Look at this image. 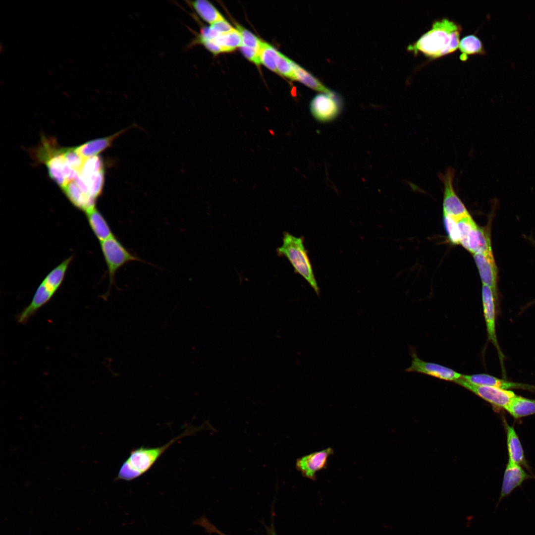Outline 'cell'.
Here are the masks:
<instances>
[{
    "label": "cell",
    "instance_id": "obj_33",
    "mask_svg": "<svg viewBox=\"0 0 535 535\" xmlns=\"http://www.w3.org/2000/svg\"><path fill=\"white\" fill-rule=\"evenodd\" d=\"M59 68L62 70L64 69V66L62 64L59 65Z\"/></svg>",
    "mask_w": 535,
    "mask_h": 535
},
{
    "label": "cell",
    "instance_id": "obj_1",
    "mask_svg": "<svg viewBox=\"0 0 535 535\" xmlns=\"http://www.w3.org/2000/svg\"><path fill=\"white\" fill-rule=\"evenodd\" d=\"M461 25L448 18L434 20L431 28L407 47L409 52L421 53L431 59L452 53L459 47Z\"/></svg>",
    "mask_w": 535,
    "mask_h": 535
},
{
    "label": "cell",
    "instance_id": "obj_38",
    "mask_svg": "<svg viewBox=\"0 0 535 535\" xmlns=\"http://www.w3.org/2000/svg\"><path fill=\"white\" fill-rule=\"evenodd\" d=\"M55 88H56V89H59V86H58V85H55Z\"/></svg>",
    "mask_w": 535,
    "mask_h": 535
},
{
    "label": "cell",
    "instance_id": "obj_30",
    "mask_svg": "<svg viewBox=\"0 0 535 535\" xmlns=\"http://www.w3.org/2000/svg\"><path fill=\"white\" fill-rule=\"evenodd\" d=\"M268 535H276L272 528L271 530L269 531Z\"/></svg>",
    "mask_w": 535,
    "mask_h": 535
},
{
    "label": "cell",
    "instance_id": "obj_8",
    "mask_svg": "<svg viewBox=\"0 0 535 535\" xmlns=\"http://www.w3.org/2000/svg\"><path fill=\"white\" fill-rule=\"evenodd\" d=\"M411 365L405 370L407 372H417L453 382L462 377V374L449 368L422 360L413 351L411 352Z\"/></svg>",
    "mask_w": 535,
    "mask_h": 535
},
{
    "label": "cell",
    "instance_id": "obj_24",
    "mask_svg": "<svg viewBox=\"0 0 535 535\" xmlns=\"http://www.w3.org/2000/svg\"><path fill=\"white\" fill-rule=\"evenodd\" d=\"M460 236V243L466 249H468V238L471 230L477 225L470 214L464 216L457 221Z\"/></svg>",
    "mask_w": 535,
    "mask_h": 535
},
{
    "label": "cell",
    "instance_id": "obj_36",
    "mask_svg": "<svg viewBox=\"0 0 535 535\" xmlns=\"http://www.w3.org/2000/svg\"><path fill=\"white\" fill-rule=\"evenodd\" d=\"M68 61H69V62H70V63H71V64H72V63H73V61L72 59H71V58H68Z\"/></svg>",
    "mask_w": 535,
    "mask_h": 535
},
{
    "label": "cell",
    "instance_id": "obj_18",
    "mask_svg": "<svg viewBox=\"0 0 535 535\" xmlns=\"http://www.w3.org/2000/svg\"><path fill=\"white\" fill-rule=\"evenodd\" d=\"M187 2L203 20L211 25L224 19L217 9L208 0H197Z\"/></svg>",
    "mask_w": 535,
    "mask_h": 535
},
{
    "label": "cell",
    "instance_id": "obj_31",
    "mask_svg": "<svg viewBox=\"0 0 535 535\" xmlns=\"http://www.w3.org/2000/svg\"><path fill=\"white\" fill-rule=\"evenodd\" d=\"M3 51V47L2 44L1 43L0 44V54H2Z\"/></svg>",
    "mask_w": 535,
    "mask_h": 535
},
{
    "label": "cell",
    "instance_id": "obj_2",
    "mask_svg": "<svg viewBox=\"0 0 535 535\" xmlns=\"http://www.w3.org/2000/svg\"><path fill=\"white\" fill-rule=\"evenodd\" d=\"M203 426L195 428L191 426L180 434L162 446L156 447L141 446L132 449L129 456L120 467L115 480L130 481L141 476L153 467L162 454L173 443L185 436L194 434L203 429Z\"/></svg>",
    "mask_w": 535,
    "mask_h": 535
},
{
    "label": "cell",
    "instance_id": "obj_20",
    "mask_svg": "<svg viewBox=\"0 0 535 535\" xmlns=\"http://www.w3.org/2000/svg\"><path fill=\"white\" fill-rule=\"evenodd\" d=\"M104 171L89 173H79L77 177L86 186L89 195L96 200L103 191L104 183Z\"/></svg>",
    "mask_w": 535,
    "mask_h": 535
},
{
    "label": "cell",
    "instance_id": "obj_25",
    "mask_svg": "<svg viewBox=\"0 0 535 535\" xmlns=\"http://www.w3.org/2000/svg\"><path fill=\"white\" fill-rule=\"evenodd\" d=\"M443 214V222L448 239L453 244H460L457 221L444 214Z\"/></svg>",
    "mask_w": 535,
    "mask_h": 535
},
{
    "label": "cell",
    "instance_id": "obj_6",
    "mask_svg": "<svg viewBox=\"0 0 535 535\" xmlns=\"http://www.w3.org/2000/svg\"><path fill=\"white\" fill-rule=\"evenodd\" d=\"M454 382L470 390L492 405L505 410L517 396L512 391L491 386L475 385L462 377Z\"/></svg>",
    "mask_w": 535,
    "mask_h": 535
},
{
    "label": "cell",
    "instance_id": "obj_17",
    "mask_svg": "<svg viewBox=\"0 0 535 535\" xmlns=\"http://www.w3.org/2000/svg\"><path fill=\"white\" fill-rule=\"evenodd\" d=\"M458 48L461 54L460 59L465 61L468 56L480 54L485 55L486 51L482 40L476 35L471 34L464 37L460 41Z\"/></svg>",
    "mask_w": 535,
    "mask_h": 535
},
{
    "label": "cell",
    "instance_id": "obj_10",
    "mask_svg": "<svg viewBox=\"0 0 535 535\" xmlns=\"http://www.w3.org/2000/svg\"><path fill=\"white\" fill-rule=\"evenodd\" d=\"M495 299V296L492 289L489 287L482 284V302L488 340L496 348L502 363L504 356L500 348L496 333Z\"/></svg>",
    "mask_w": 535,
    "mask_h": 535
},
{
    "label": "cell",
    "instance_id": "obj_22",
    "mask_svg": "<svg viewBox=\"0 0 535 535\" xmlns=\"http://www.w3.org/2000/svg\"><path fill=\"white\" fill-rule=\"evenodd\" d=\"M207 41H212L215 43L220 47L222 52L232 51L242 45L240 33L237 29L234 28L229 32L219 35L213 40Z\"/></svg>",
    "mask_w": 535,
    "mask_h": 535
},
{
    "label": "cell",
    "instance_id": "obj_3",
    "mask_svg": "<svg viewBox=\"0 0 535 535\" xmlns=\"http://www.w3.org/2000/svg\"><path fill=\"white\" fill-rule=\"evenodd\" d=\"M278 256L286 258L295 271L301 275L319 296L320 288L314 273L308 252L304 245L303 237H296L285 232L282 244L277 249Z\"/></svg>",
    "mask_w": 535,
    "mask_h": 535
},
{
    "label": "cell",
    "instance_id": "obj_21",
    "mask_svg": "<svg viewBox=\"0 0 535 535\" xmlns=\"http://www.w3.org/2000/svg\"><path fill=\"white\" fill-rule=\"evenodd\" d=\"M506 410L516 419L535 414V400L517 395Z\"/></svg>",
    "mask_w": 535,
    "mask_h": 535
},
{
    "label": "cell",
    "instance_id": "obj_13",
    "mask_svg": "<svg viewBox=\"0 0 535 535\" xmlns=\"http://www.w3.org/2000/svg\"><path fill=\"white\" fill-rule=\"evenodd\" d=\"M532 478L521 467V465L508 462L504 474L501 493L496 507L501 500L508 496L517 487L521 486L525 480Z\"/></svg>",
    "mask_w": 535,
    "mask_h": 535
},
{
    "label": "cell",
    "instance_id": "obj_11",
    "mask_svg": "<svg viewBox=\"0 0 535 535\" xmlns=\"http://www.w3.org/2000/svg\"><path fill=\"white\" fill-rule=\"evenodd\" d=\"M483 285L489 287L496 296L497 268L492 250L473 254Z\"/></svg>",
    "mask_w": 535,
    "mask_h": 535
},
{
    "label": "cell",
    "instance_id": "obj_5",
    "mask_svg": "<svg viewBox=\"0 0 535 535\" xmlns=\"http://www.w3.org/2000/svg\"><path fill=\"white\" fill-rule=\"evenodd\" d=\"M455 170L449 167L439 174L443 188V214L458 221L469 214L464 204L456 194L454 189Z\"/></svg>",
    "mask_w": 535,
    "mask_h": 535
},
{
    "label": "cell",
    "instance_id": "obj_12",
    "mask_svg": "<svg viewBox=\"0 0 535 535\" xmlns=\"http://www.w3.org/2000/svg\"><path fill=\"white\" fill-rule=\"evenodd\" d=\"M462 378L470 383L477 385L491 386L505 390L519 389L535 391V386L510 381L484 374H462Z\"/></svg>",
    "mask_w": 535,
    "mask_h": 535
},
{
    "label": "cell",
    "instance_id": "obj_15",
    "mask_svg": "<svg viewBox=\"0 0 535 535\" xmlns=\"http://www.w3.org/2000/svg\"><path fill=\"white\" fill-rule=\"evenodd\" d=\"M85 214L91 230L100 242L114 235L106 218L96 207Z\"/></svg>",
    "mask_w": 535,
    "mask_h": 535
},
{
    "label": "cell",
    "instance_id": "obj_28",
    "mask_svg": "<svg viewBox=\"0 0 535 535\" xmlns=\"http://www.w3.org/2000/svg\"><path fill=\"white\" fill-rule=\"evenodd\" d=\"M240 48L243 55L248 59L257 65L260 64V51L243 45H241Z\"/></svg>",
    "mask_w": 535,
    "mask_h": 535
},
{
    "label": "cell",
    "instance_id": "obj_14",
    "mask_svg": "<svg viewBox=\"0 0 535 535\" xmlns=\"http://www.w3.org/2000/svg\"><path fill=\"white\" fill-rule=\"evenodd\" d=\"M127 129H123L118 132L106 137L96 139L88 141L80 146L75 147L76 152L83 158L96 156L107 148L110 147L115 138L124 133Z\"/></svg>",
    "mask_w": 535,
    "mask_h": 535
},
{
    "label": "cell",
    "instance_id": "obj_34",
    "mask_svg": "<svg viewBox=\"0 0 535 535\" xmlns=\"http://www.w3.org/2000/svg\"><path fill=\"white\" fill-rule=\"evenodd\" d=\"M47 71L48 73V74H49L50 75H51V76H52V71H51V70H47Z\"/></svg>",
    "mask_w": 535,
    "mask_h": 535
},
{
    "label": "cell",
    "instance_id": "obj_7",
    "mask_svg": "<svg viewBox=\"0 0 535 535\" xmlns=\"http://www.w3.org/2000/svg\"><path fill=\"white\" fill-rule=\"evenodd\" d=\"M310 109L313 116L321 122L334 119L341 109V100L333 92L332 94L320 93L311 100Z\"/></svg>",
    "mask_w": 535,
    "mask_h": 535
},
{
    "label": "cell",
    "instance_id": "obj_26",
    "mask_svg": "<svg viewBox=\"0 0 535 535\" xmlns=\"http://www.w3.org/2000/svg\"><path fill=\"white\" fill-rule=\"evenodd\" d=\"M291 60L279 52L276 64L277 72L291 80H296L295 74L291 64Z\"/></svg>",
    "mask_w": 535,
    "mask_h": 535
},
{
    "label": "cell",
    "instance_id": "obj_27",
    "mask_svg": "<svg viewBox=\"0 0 535 535\" xmlns=\"http://www.w3.org/2000/svg\"><path fill=\"white\" fill-rule=\"evenodd\" d=\"M237 29L240 33L242 39V45L261 51L263 42L253 33L237 25Z\"/></svg>",
    "mask_w": 535,
    "mask_h": 535
},
{
    "label": "cell",
    "instance_id": "obj_19",
    "mask_svg": "<svg viewBox=\"0 0 535 535\" xmlns=\"http://www.w3.org/2000/svg\"><path fill=\"white\" fill-rule=\"evenodd\" d=\"M291 64L295 74L296 80L299 81L312 89L323 93L330 94L333 92L326 87L313 75L292 60Z\"/></svg>",
    "mask_w": 535,
    "mask_h": 535
},
{
    "label": "cell",
    "instance_id": "obj_35",
    "mask_svg": "<svg viewBox=\"0 0 535 535\" xmlns=\"http://www.w3.org/2000/svg\"><path fill=\"white\" fill-rule=\"evenodd\" d=\"M0 84L1 85L3 86L4 85V81L2 80H1L0 81Z\"/></svg>",
    "mask_w": 535,
    "mask_h": 535
},
{
    "label": "cell",
    "instance_id": "obj_32",
    "mask_svg": "<svg viewBox=\"0 0 535 535\" xmlns=\"http://www.w3.org/2000/svg\"><path fill=\"white\" fill-rule=\"evenodd\" d=\"M62 93H63V94H64V95L65 96H66V97H69V94H68V93H67L66 92H65V91H63V92H62Z\"/></svg>",
    "mask_w": 535,
    "mask_h": 535
},
{
    "label": "cell",
    "instance_id": "obj_29",
    "mask_svg": "<svg viewBox=\"0 0 535 535\" xmlns=\"http://www.w3.org/2000/svg\"><path fill=\"white\" fill-rule=\"evenodd\" d=\"M211 26L219 34L226 33L232 30L234 28L225 19L217 21Z\"/></svg>",
    "mask_w": 535,
    "mask_h": 535
},
{
    "label": "cell",
    "instance_id": "obj_16",
    "mask_svg": "<svg viewBox=\"0 0 535 535\" xmlns=\"http://www.w3.org/2000/svg\"><path fill=\"white\" fill-rule=\"evenodd\" d=\"M509 461L521 465L525 464L524 450L514 428L505 424Z\"/></svg>",
    "mask_w": 535,
    "mask_h": 535
},
{
    "label": "cell",
    "instance_id": "obj_39",
    "mask_svg": "<svg viewBox=\"0 0 535 535\" xmlns=\"http://www.w3.org/2000/svg\"><path fill=\"white\" fill-rule=\"evenodd\" d=\"M70 75H71V76L72 77H74V76H73V74H71V73H70Z\"/></svg>",
    "mask_w": 535,
    "mask_h": 535
},
{
    "label": "cell",
    "instance_id": "obj_23",
    "mask_svg": "<svg viewBox=\"0 0 535 535\" xmlns=\"http://www.w3.org/2000/svg\"><path fill=\"white\" fill-rule=\"evenodd\" d=\"M279 53L274 47L263 42L260 55L261 63L271 71L277 72L276 64Z\"/></svg>",
    "mask_w": 535,
    "mask_h": 535
},
{
    "label": "cell",
    "instance_id": "obj_9",
    "mask_svg": "<svg viewBox=\"0 0 535 535\" xmlns=\"http://www.w3.org/2000/svg\"><path fill=\"white\" fill-rule=\"evenodd\" d=\"M333 453V449L328 447L305 455L297 460L296 468L303 477L316 481L317 472L327 467L329 457Z\"/></svg>",
    "mask_w": 535,
    "mask_h": 535
},
{
    "label": "cell",
    "instance_id": "obj_4",
    "mask_svg": "<svg viewBox=\"0 0 535 535\" xmlns=\"http://www.w3.org/2000/svg\"><path fill=\"white\" fill-rule=\"evenodd\" d=\"M100 243L110 286L114 283L115 274L120 268L132 261H142L127 250L114 235Z\"/></svg>",
    "mask_w": 535,
    "mask_h": 535
},
{
    "label": "cell",
    "instance_id": "obj_37",
    "mask_svg": "<svg viewBox=\"0 0 535 535\" xmlns=\"http://www.w3.org/2000/svg\"><path fill=\"white\" fill-rule=\"evenodd\" d=\"M215 531H216V532L217 533L219 534L220 535H225L223 534V533H220L219 531H217V530H216Z\"/></svg>",
    "mask_w": 535,
    "mask_h": 535
}]
</instances>
